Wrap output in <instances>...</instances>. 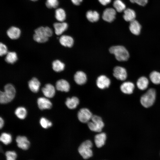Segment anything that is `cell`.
<instances>
[{"label": "cell", "mask_w": 160, "mask_h": 160, "mask_svg": "<svg viewBox=\"0 0 160 160\" xmlns=\"http://www.w3.org/2000/svg\"><path fill=\"white\" fill-rule=\"evenodd\" d=\"M33 36V39L36 42L43 43L47 42L49 38L52 36L53 32L48 27L41 26L36 29Z\"/></svg>", "instance_id": "obj_1"}, {"label": "cell", "mask_w": 160, "mask_h": 160, "mask_svg": "<svg viewBox=\"0 0 160 160\" xmlns=\"http://www.w3.org/2000/svg\"><path fill=\"white\" fill-rule=\"evenodd\" d=\"M4 91L0 92V102L2 104H7L11 102L15 95L16 90L14 86L11 84H6Z\"/></svg>", "instance_id": "obj_2"}, {"label": "cell", "mask_w": 160, "mask_h": 160, "mask_svg": "<svg viewBox=\"0 0 160 160\" xmlns=\"http://www.w3.org/2000/svg\"><path fill=\"white\" fill-rule=\"evenodd\" d=\"M110 52L114 55L116 59L119 61H126L129 57V54L127 50L124 47L117 45L111 47Z\"/></svg>", "instance_id": "obj_3"}, {"label": "cell", "mask_w": 160, "mask_h": 160, "mask_svg": "<svg viewBox=\"0 0 160 160\" xmlns=\"http://www.w3.org/2000/svg\"><path fill=\"white\" fill-rule=\"evenodd\" d=\"M156 97L155 90L153 88H151L141 97L140 99V103L144 107H149L153 104Z\"/></svg>", "instance_id": "obj_4"}, {"label": "cell", "mask_w": 160, "mask_h": 160, "mask_svg": "<svg viewBox=\"0 0 160 160\" xmlns=\"http://www.w3.org/2000/svg\"><path fill=\"white\" fill-rule=\"evenodd\" d=\"M92 146L91 141L87 140L82 143L79 146L78 149L79 152L84 159H88L92 156Z\"/></svg>", "instance_id": "obj_5"}, {"label": "cell", "mask_w": 160, "mask_h": 160, "mask_svg": "<svg viewBox=\"0 0 160 160\" xmlns=\"http://www.w3.org/2000/svg\"><path fill=\"white\" fill-rule=\"evenodd\" d=\"M87 125L91 130L98 132L101 131L104 126L101 117L96 115L92 116L91 121L87 123Z\"/></svg>", "instance_id": "obj_6"}, {"label": "cell", "mask_w": 160, "mask_h": 160, "mask_svg": "<svg viewBox=\"0 0 160 160\" xmlns=\"http://www.w3.org/2000/svg\"><path fill=\"white\" fill-rule=\"evenodd\" d=\"M92 116L90 110L85 108L80 109L77 114L78 119L83 123H87L91 120Z\"/></svg>", "instance_id": "obj_7"}, {"label": "cell", "mask_w": 160, "mask_h": 160, "mask_svg": "<svg viewBox=\"0 0 160 160\" xmlns=\"http://www.w3.org/2000/svg\"><path fill=\"white\" fill-rule=\"evenodd\" d=\"M113 75L118 80H125L127 77V73L126 69L122 67L117 66L113 70Z\"/></svg>", "instance_id": "obj_8"}, {"label": "cell", "mask_w": 160, "mask_h": 160, "mask_svg": "<svg viewBox=\"0 0 160 160\" xmlns=\"http://www.w3.org/2000/svg\"><path fill=\"white\" fill-rule=\"evenodd\" d=\"M15 140L17 146L20 148L26 150L29 148L30 142L25 136H18L16 137Z\"/></svg>", "instance_id": "obj_9"}, {"label": "cell", "mask_w": 160, "mask_h": 160, "mask_svg": "<svg viewBox=\"0 0 160 160\" xmlns=\"http://www.w3.org/2000/svg\"><path fill=\"white\" fill-rule=\"evenodd\" d=\"M116 10L113 8H109L105 9L103 13L102 18L105 21L111 22L115 18Z\"/></svg>", "instance_id": "obj_10"}, {"label": "cell", "mask_w": 160, "mask_h": 160, "mask_svg": "<svg viewBox=\"0 0 160 160\" xmlns=\"http://www.w3.org/2000/svg\"><path fill=\"white\" fill-rule=\"evenodd\" d=\"M38 107L40 109L44 110L51 109L52 107V103L47 97H40L37 100Z\"/></svg>", "instance_id": "obj_11"}, {"label": "cell", "mask_w": 160, "mask_h": 160, "mask_svg": "<svg viewBox=\"0 0 160 160\" xmlns=\"http://www.w3.org/2000/svg\"><path fill=\"white\" fill-rule=\"evenodd\" d=\"M111 81L110 79L105 75L99 76L96 81V84L100 89H103L108 87L110 85Z\"/></svg>", "instance_id": "obj_12"}, {"label": "cell", "mask_w": 160, "mask_h": 160, "mask_svg": "<svg viewBox=\"0 0 160 160\" xmlns=\"http://www.w3.org/2000/svg\"><path fill=\"white\" fill-rule=\"evenodd\" d=\"M41 91L44 96L47 98L53 97L55 93V87L49 83L46 84L42 88Z\"/></svg>", "instance_id": "obj_13"}, {"label": "cell", "mask_w": 160, "mask_h": 160, "mask_svg": "<svg viewBox=\"0 0 160 160\" xmlns=\"http://www.w3.org/2000/svg\"><path fill=\"white\" fill-rule=\"evenodd\" d=\"M55 86L57 90L65 92L69 91L70 88V85L69 83L63 79L58 80L56 82Z\"/></svg>", "instance_id": "obj_14"}, {"label": "cell", "mask_w": 160, "mask_h": 160, "mask_svg": "<svg viewBox=\"0 0 160 160\" xmlns=\"http://www.w3.org/2000/svg\"><path fill=\"white\" fill-rule=\"evenodd\" d=\"M121 91L123 93L130 94L132 93L135 88L134 84L130 81H126L123 83L120 86Z\"/></svg>", "instance_id": "obj_15"}, {"label": "cell", "mask_w": 160, "mask_h": 160, "mask_svg": "<svg viewBox=\"0 0 160 160\" xmlns=\"http://www.w3.org/2000/svg\"><path fill=\"white\" fill-rule=\"evenodd\" d=\"M106 139V135L104 132H100L95 137V142L97 148H101L103 146Z\"/></svg>", "instance_id": "obj_16"}, {"label": "cell", "mask_w": 160, "mask_h": 160, "mask_svg": "<svg viewBox=\"0 0 160 160\" xmlns=\"http://www.w3.org/2000/svg\"><path fill=\"white\" fill-rule=\"evenodd\" d=\"M7 33L10 39H16L20 37L21 31L18 28L12 26L7 30Z\"/></svg>", "instance_id": "obj_17"}, {"label": "cell", "mask_w": 160, "mask_h": 160, "mask_svg": "<svg viewBox=\"0 0 160 160\" xmlns=\"http://www.w3.org/2000/svg\"><path fill=\"white\" fill-rule=\"evenodd\" d=\"M40 85V82L36 77L33 78L28 82V86L29 89L34 93H37L39 91Z\"/></svg>", "instance_id": "obj_18"}, {"label": "cell", "mask_w": 160, "mask_h": 160, "mask_svg": "<svg viewBox=\"0 0 160 160\" xmlns=\"http://www.w3.org/2000/svg\"><path fill=\"white\" fill-rule=\"evenodd\" d=\"M55 34L60 35L65 31L68 28V25L65 22L56 23L53 24Z\"/></svg>", "instance_id": "obj_19"}, {"label": "cell", "mask_w": 160, "mask_h": 160, "mask_svg": "<svg viewBox=\"0 0 160 160\" xmlns=\"http://www.w3.org/2000/svg\"><path fill=\"white\" fill-rule=\"evenodd\" d=\"M74 80L77 84L80 85L84 84L87 80L86 75L83 71H78L74 75Z\"/></svg>", "instance_id": "obj_20"}, {"label": "cell", "mask_w": 160, "mask_h": 160, "mask_svg": "<svg viewBox=\"0 0 160 160\" xmlns=\"http://www.w3.org/2000/svg\"><path fill=\"white\" fill-rule=\"evenodd\" d=\"M59 42L60 44L63 46L71 47L74 43L73 38L68 35H62L59 39Z\"/></svg>", "instance_id": "obj_21"}, {"label": "cell", "mask_w": 160, "mask_h": 160, "mask_svg": "<svg viewBox=\"0 0 160 160\" xmlns=\"http://www.w3.org/2000/svg\"><path fill=\"white\" fill-rule=\"evenodd\" d=\"M129 29L132 34L137 35L140 33L141 25L138 21L135 20L130 22Z\"/></svg>", "instance_id": "obj_22"}, {"label": "cell", "mask_w": 160, "mask_h": 160, "mask_svg": "<svg viewBox=\"0 0 160 160\" xmlns=\"http://www.w3.org/2000/svg\"><path fill=\"white\" fill-rule=\"evenodd\" d=\"M79 99L76 97H73L71 98H67L65 104L69 109H72L75 108L79 103Z\"/></svg>", "instance_id": "obj_23"}, {"label": "cell", "mask_w": 160, "mask_h": 160, "mask_svg": "<svg viewBox=\"0 0 160 160\" xmlns=\"http://www.w3.org/2000/svg\"><path fill=\"white\" fill-rule=\"evenodd\" d=\"M124 12L123 17L125 21L131 22L135 20L136 14L133 9L129 8L126 9Z\"/></svg>", "instance_id": "obj_24"}, {"label": "cell", "mask_w": 160, "mask_h": 160, "mask_svg": "<svg viewBox=\"0 0 160 160\" xmlns=\"http://www.w3.org/2000/svg\"><path fill=\"white\" fill-rule=\"evenodd\" d=\"M136 84L137 87L140 89L144 90L148 87L149 84V81L146 77L142 76L138 79Z\"/></svg>", "instance_id": "obj_25"}, {"label": "cell", "mask_w": 160, "mask_h": 160, "mask_svg": "<svg viewBox=\"0 0 160 160\" xmlns=\"http://www.w3.org/2000/svg\"><path fill=\"white\" fill-rule=\"evenodd\" d=\"M86 16L87 19L92 22L97 21L100 17L99 14L97 12L91 10H89L87 12Z\"/></svg>", "instance_id": "obj_26"}, {"label": "cell", "mask_w": 160, "mask_h": 160, "mask_svg": "<svg viewBox=\"0 0 160 160\" xmlns=\"http://www.w3.org/2000/svg\"><path fill=\"white\" fill-rule=\"evenodd\" d=\"M15 113L18 118L21 119H23L26 117L27 111L25 107L20 106L17 107L15 109Z\"/></svg>", "instance_id": "obj_27"}, {"label": "cell", "mask_w": 160, "mask_h": 160, "mask_svg": "<svg viewBox=\"0 0 160 160\" xmlns=\"http://www.w3.org/2000/svg\"><path fill=\"white\" fill-rule=\"evenodd\" d=\"M53 70L57 72H60L64 69L65 64L58 60H54L52 64Z\"/></svg>", "instance_id": "obj_28"}, {"label": "cell", "mask_w": 160, "mask_h": 160, "mask_svg": "<svg viewBox=\"0 0 160 160\" xmlns=\"http://www.w3.org/2000/svg\"><path fill=\"white\" fill-rule=\"evenodd\" d=\"M17 60V55L15 52H9L6 54L5 60L7 63L13 64L16 62Z\"/></svg>", "instance_id": "obj_29"}, {"label": "cell", "mask_w": 160, "mask_h": 160, "mask_svg": "<svg viewBox=\"0 0 160 160\" xmlns=\"http://www.w3.org/2000/svg\"><path fill=\"white\" fill-rule=\"evenodd\" d=\"M66 13L64 10L61 8L56 9L55 11V17L60 22H63L66 18Z\"/></svg>", "instance_id": "obj_30"}, {"label": "cell", "mask_w": 160, "mask_h": 160, "mask_svg": "<svg viewBox=\"0 0 160 160\" xmlns=\"http://www.w3.org/2000/svg\"><path fill=\"white\" fill-rule=\"evenodd\" d=\"M113 5L116 11L118 12H121L126 9L125 4L121 0H115Z\"/></svg>", "instance_id": "obj_31"}, {"label": "cell", "mask_w": 160, "mask_h": 160, "mask_svg": "<svg viewBox=\"0 0 160 160\" xmlns=\"http://www.w3.org/2000/svg\"><path fill=\"white\" fill-rule=\"evenodd\" d=\"M0 140L4 144L8 145L11 143L12 137L9 133L3 132L1 135Z\"/></svg>", "instance_id": "obj_32"}, {"label": "cell", "mask_w": 160, "mask_h": 160, "mask_svg": "<svg viewBox=\"0 0 160 160\" xmlns=\"http://www.w3.org/2000/svg\"><path fill=\"white\" fill-rule=\"evenodd\" d=\"M150 79L151 81L155 84H160V73L156 71L152 72L149 75Z\"/></svg>", "instance_id": "obj_33"}, {"label": "cell", "mask_w": 160, "mask_h": 160, "mask_svg": "<svg viewBox=\"0 0 160 160\" xmlns=\"http://www.w3.org/2000/svg\"><path fill=\"white\" fill-rule=\"evenodd\" d=\"M39 123L41 127L44 129H47L52 125V123L47 118L42 117L39 120Z\"/></svg>", "instance_id": "obj_34"}, {"label": "cell", "mask_w": 160, "mask_h": 160, "mask_svg": "<svg viewBox=\"0 0 160 160\" xmlns=\"http://www.w3.org/2000/svg\"><path fill=\"white\" fill-rule=\"evenodd\" d=\"M45 4L49 9L57 8L59 5L58 0H46Z\"/></svg>", "instance_id": "obj_35"}, {"label": "cell", "mask_w": 160, "mask_h": 160, "mask_svg": "<svg viewBox=\"0 0 160 160\" xmlns=\"http://www.w3.org/2000/svg\"><path fill=\"white\" fill-rule=\"evenodd\" d=\"M6 160H16L17 154L14 151H6L5 153Z\"/></svg>", "instance_id": "obj_36"}, {"label": "cell", "mask_w": 160, "mask_h": 160, "mask_svg": "<svg viewBox=\"0 0 160 160\" xmlns=\"http://www.w3.org/2000/svg\"><path fill=\"white\" fill-rule=\"evenodd\" d=\"M8 53L7 48V46L3 43L0 44V55L1 56L6 55Z\"/></svg>", "instance_id": "obj_37"}, {"label": "cell", "mask_w": 160, "mask_h": 160, "mask_svg": "<svg viewBox=\"0 0 160 160\" xmlns=\"http://www.w3.org/2000/svg\"><path fill=\"white\" fill-rule=\"evenodd\" d=\"M148 0H137L136 3L141 6H145L148 3Z\"/></svg>", "instance_id": "obj_38"}, {"label": "cell", "mask_w": 160, "mask_h": 160, "mask_svg": "<svg viewBox=\"0 0 160 160\" xmlns=\"http://www.w3.org/2000/svg\"><path fill=\"white\" fill-rule=\"evenodd\" d=\"M101 4L103 5H106L110 3L111 0H98Z\"/></svg>", "instance_id": "obj_39"}, {"label": "cell", "mask_w": 160, "mask_h": 160, "mask_svg": "<svg viewBox=\"0 0 160 160\" xmlns=\"http://www.w3.org/2000/svg\"><path fill=\"white\" fill-rule=\"evenodd\" d=\"M73 3L75 5H79L83 0H71Z\"/></svg>", "instance_id": "obj_40"}, {"label": "cell", "mask_w": 160, "mask_h": 160, "mask_svg": "<svg viewBox=\"0 0 160 160\" xmlns=\"http://www.w3.org/2000/svg\"><path fill=\"white\" fill-rule=\"evenodd\" d=\"M4 124V121L1 117L0 118V128L1 129L3 127Z\"/></svg>", "instance_id": "obj_41"}, {"label": "cell", "mask_w": 160, "mask_h": 160, "mask_svg": "<svg viewBox=\"0 0 160 160\" xmlns=\"http://www.w3.org/2000/svg\"><path fill=\"white\" fill-rule=\"evenodd\" d=\"M132 3H136L137 0H129Z\"/></svg>", "instance_id": "obj_42"}, {"label": "cell", "mask_w": 160, "mask_h": 160, "mask_svg": "<svg viewBox=\"0 0 160 160\" xmlns=\"http://www.w3.org/2000/svg\"><path fill=\"white\" fill-rule=\"evenodd\" d=\"M31 1H37V0H31Z\"/></svg>", "instance_id": "obj_43"}]
</instances>
